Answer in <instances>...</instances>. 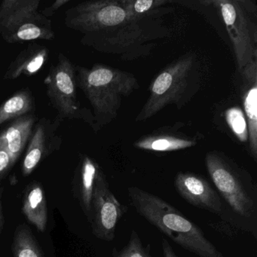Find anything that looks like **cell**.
Returning <instances> with one entry per match:
<instances>
[{
	"instance_id": "6da1fadb",
	"label": "cell",
	"mask_w": 257,
	"mask_h": 257,
	"mask_svg": "<svg viewBox=\"0 0 257 257\" xmlns=\"http://www.w3.org/2000/svg\"><path fill=\"white\" fill-rule=\"evenodd\" d=\"M206 168L225 208L224 220L257 237V188L250 174L219 152H209Z\"/></svg>"
},
{
	"instance_id": "7a4b0ae2",
	"label": "cell",
	"mask_w": 257,
	"mask_h": 257,
	"mask_svg": "<svg viewBox=\"0 0 257 257\" xmlns=\"http://www.w3.org/2000/svg\"><path fill=\"white\" fill-rule=\"evenodd\" d=\"M127 197L138 215L183 249L198 257H225L196 224L168 201L135 186L127 188Z\"/></svg>"
},
{
	"instance_id": "3957f363",
	"label": "cell",
	"mask_w": 257,
	"mask_h": 257,
	"mask_svg": "<svg viewBox=\"0 0 257 257\" xmlns=\"http://www.w3.org/2000/svg\"><path fill=\"white\" fill-rule=\"evenodd\" d=\"M77 86L94 109L95 126L101 127L115 119L124 97L139 88L132 73L95 64L91 68L76 67Z\"/></svg>"
},
{
	"instance_id": "277c9868",
	"label": "cell",
	"mask_w": 257,
	"mask_h": 257,
	"mask_svg": "<svg viewBox=\"0 0 257 257\" xmlns=\"http://www.w3.org/2000/svg\"><path fill=\"white\" fill-rule=\"evenodd\" d=\"M40 0H5L0 4V36L7 43L52 40V21L39 11Z\"/></svg>"
},
{
	"instance_id": "5b68a950",
	"label": "cell",
	"mask_w": 257,
	"mask_h": 257,
	"mask_svg": "<svg viewBox=\"0 0 257 257\" xmlns=\"http://www.w3.org/2000/svg\"><path fill=\"white\" fill-rule=\"evenodd\" d=\"M195 70L192 55H186L171 63L153 80L148 100L136 118L144 121L169 104L177 103L191 82Z\"/></svg>"
},
{
	"instance_id": "8992f818",
	"label": "cell",
	"mask_w": 257,
	"mask_h": 257,
	"mask_svg": "<svg viewBox=\"0 0 257 257\" xmlns=\"http://www.w3.org/2000/svg\"><path fill=\"white\" fill-rule=\"evenodd\" d=\"M44 83L51 103L58 111V118L82 119L95 127L94 116L81 107L78 101L76 67L64 54L58 55V62L51 67Z\"/></svg>"
},
{
	"instance_id": "52a82bcc",
	"label": "cell",
	"mask_w": 257,
	"mask_h": 257,
	"mask_svg": "<svg viewBox=\"0 0 257 257\" xmlns=\"http://www.w3.org/2000/svg\"><path fill=\"white\" fill-rule=\"evenodd\" d=\"M213 4L222 16L240 71L246 64L257 58L256 25L246 2L240 0H219Z\"/></svg>"
},
{
	"instance_id": "ba28073f",
	"label": "cell",
	"mask_w": 257,
	"mask_h": 257,
	"mask_svg": "<svg viewBox=\"0 0 257 257\" xmlns=\"http://www.w3.org/2000/svg\"><path fill=\"white\" fill-rule=\"evenodd\" d=\"M122 1L99 0L81 3L65 13L67 28L84 34L106 31L132 22Z\"/></svg>"
},
{
	"instance_id": "9c48e42d",
	"label": "cell",
	"mask_w": 257,
	"mask_h": 257,
	"mask_svg": "<svg viewBox=\"0 0 257 257\" xmlns=\"http://www.w3.org/2000/svg\"><path fill=\"white\" fill-rule=\"evenodd\" d=\"M128 207L115 196L102 169L96 178L91 203V228L100 240L112 241L115 237L120 219L127 213Z\"/></svg>"
},
{
	"instance_id": "30bf717a",
	"label": "cell",
	"mask_w": 257,
	"mask_h": 257,
	"mask_svg": "<svg viewBox=\"0 0 257 257\" xmlns=\"http://www.w3.org/2000/svg\"><path fill=\"white\" fill-rule=\"evenodd\" d=\"M177 193L191 205L225 218L223 201L205 177L192 172H179L174 180Z\"/></svg>"
},
{
	"instance_id": "8fae6325",
	"label": "cell",
	"mask_w": 257,
	"mask_h": 257,
	"mask_svg": "<svg viewBox=\"0 0 257 257\" xmlns=\"http://www.w3.org/2000/svg\"><path fill=\"white\" fill-rule=\"evenodd\" d=\"M61 121L52 122L50 120L42 119L39 121L32 132L30 144L22 165V171L25 176L29 175L38 166L43 158L52 152L58 150L61 144V138L57 135V128Z\"/></svg>"
},
{
	"instance_id": "7c38bea8",
	"label": "cell",
	"mask_w": 257,
	"mask_h": 257,
	"mask_svg": "<svg viewBox=\"0 0 257 257\" xmlns=\"http://www.w3.org/2000/svg\"><path fill=\"white\" fill-rule=\"evenodd\" d=\"M242 101L247 122L249 153L257 160V58L239 71Z\"/></svg>"
},
{
	"instance_id": "4fadbf2b",
	"label": "cell",
	"mask_w": 257,
	"mask_h": 257,
	"mask_svg": "<svg viewBox=\"0 0 257 257\" xmlns=\"http://www.w3.org/2000/svg\"><path fill=\"white\" fill-rule=\"evenodd\" d=\"M49 58V49L38 43H30L10 64L4 75L6 80H13L22 75L32 76L38 73Z\"/></svg>"
},
{
	"instance_id": "5bb4252c",
	"label": "cell",
	"mask_w": 257,
	"mask_h": 257,
	"mask_svg": "<svg viewBox=\"0 0 257 257\" xmlns=\"http://www.w3.org/2000/svg\"><path fill=\"white\" fill-rule=\"evenodd\" d=\"M34 121V115H24L0 134V147L7 150L14 163L31 138Z\"/></svg>"
},
{
	"instance_id": "9a60e30c",
	"label": "cell",
	"mask_w": 257,
	"mask_h": 257,
	"mask_svg": "<svg viewBox=\"0 0 257 257\" xmlns=\"http://www.w3.org/2000/svg\"><path fill=\"white\" fill-rule=\"evenodd\" d=\"M23 212L28 220L40 231L46 230L48 220L47 204L43 188L38 183L31 185L24 198Z\"/></svg>"
},
{
	"instance_id": "2e32d148",
	"label": "cell",
	"mask_w": 257,
	"mask_h": 257,
	"mask_svg": "<svg viewBox=\"0 0 257 257\" xmlns=\"http://www.w3.org/2000/svg\"><path fill=\"white\" fill-rule=\"evenodd\" d=\"M196 142L186 137L166 133L151 134L135 143L141 150L153 152H173L194 147Z\"/></svg>"
},
{
	"instance_id": "e0dca14e",
	"label": "cell",
	"mask_w": 257,
	"mask_h": 257,
	"mask_svg": "<svg viewBox=\"0 0 257 257\" xmlns=\"http://www.w3.org/2000/svg\"><path fill=\"white\" fill-rule=\"evenodd\" d=\"M101 170L98 164L88 156H84L81 159L80 169V199L82 208L88 220L91 219V203L93 192L95 186L96 178Z\"/></svg>"
},
{
	"instance_id": "ac0fdd59",
	"label": "cell",
	"mask_w": 257,
	"mask_h": 257,
	"mask_svg": "<svg viewBox=\"0 0 257 257\" xmlns=\"http://www.w3.org/2000/svg\"><path fill=\"white\" fill-rule=\"evenodd\" d=\"M34 107V97L28 88L22 90L0 105V125L24 116Z\"/></svg>"
},
{
	"instance_id": "d6986e66",
	"label": "cell",
	"mask_w": 257,
	"mask_h": 257,
	"mask_svg": "<svg viewBox=\"0 0 257 257\" xmlns=\"http://www.w3.org/2000/svg\"><path fill=\"white\" fill-rule=\"evenodd\" d=\"M112 257H153L151 246L144 245L138 231L132 230L128 241L121 249H112Z\"/></svg>"
},
{
	"instance_id": "ffe728a7",
	"label": "cell",
	"mask_w": 257,
	"mask_h": 257,
	"mask_svg": "<svg viewBox=\"0 0 257 257\" xmlns=\"http://www.w3.org/2000/svg\"><path fill=\"white\" fill-rule=\"evenodd\" d=\"M15 257H42L32 234L26 228L16 233L14 242Z\"/></svg>"
},
{
	"instance_id": "44dd1931",
	"label": "cell",
	"mask_w": 257,
	"mask_h": 257,
	"mask_svg": "<svg viewBox=\"0 0 257 257\" xmlns=\"http://www.w3.org/2000/svg\"><path fill=\"white\" fill-rule=\"evenodd\" d=\"M122 2L132 22L137 20V19H141L146 13L168 4L167 1L164 0H125Z\"/></svg>"
},
{
	"instance_id": "7402d4cb",
	"label": "cell",
	"mask_w": 257,
	"mask_h": 257,
	"mask_svg": "<svg viewBox=\"0 0 257 257\" xmlns=\"http://www.w3.org/2000/svg\"><path fill=\"white\" fill-rule=\"evenodd\" d=\"M226 120L235 136L242 142H246L249 138L247 122L241 109L233 107L227 111Z\"/></svg>"
},
{
	"instance_id": "603a6c76",
	"label": "cell",
	"mask_w": 257,
	"mask_h": 257,
	"mask_svg": "<svg viewBox=\"0 0 257 257\" xmlns=\"http://www.w3.org/2000/svg\"><path fill=\"white\" fill-rule=\"evenodd\" d=\"M210 228H213L214 231L220 233L222 235L225 236L229 238H234V237L242 232L240 229L236 228L234 225H231L229 222L225 220L216 221V222H209Z\"/></svg>"
},
{
	"instance_id": "cb8c5ba5",
	"label": "cell",
	"mask_w": 257,
	"mask_h": 257,
	"mask_svg": "<svg viewBox=\"0 0 257 257\" xmlns=\"http://www.w3.org/2000/svg\"><path fill=\"white\" fill-rule=\"evenodd\" d=\"M14 164L7 150L0 147V177Z\"/></svg>"
},
{
	"instance_id": "d4e9b609",
	"label": "cell",
	"mask_w": 257,
	"mask_h": 257,
	"mask_svg": "<svg viewBox=\"0 0 257 257\" xmlns=\"http://www.w3.org/2000/svg\"><path fill=\"white\" fill-rule=\"evenodd\" d=\"M70 2V0H56L50 7H47V8L43 10V12H41V13L43 15V16L47 18V19H49V18L52 17L60 8H61V7H64V5L69 4Z\"/></svg>"
},
{
	"instance_id": "484cf974",
	"label": "cell",
	"mask_w": 257,
	"mask_h": 257,
	"mask_svg": "<svg viewBox=\"0 0 257 257\" xmlns=\"http://www.w3.org/2000/svg\"><path fill=\"white\" fill-rule=\"evenodd\" d=\"M162 249L163 257H178L176 252H174L171 245L170 244L169 241L166 238L162 239Z\"/></svg>"
},
{
	"instance_id": "4316f807",
	"label": "cell",
	"mask_w": 257,
	"mask_h": 257,
	"mask_svg": "<svg viewBox=\"0 0 257 257\" xmlns=\"http://www.w3.org/2000/svg\"><path fill=\"white\" fill-rule=\"evenodd\" d=\"M3 222H4V216H3L2 207L0 204V227L2 226Z\"/></svg>"
}]
</instances>
